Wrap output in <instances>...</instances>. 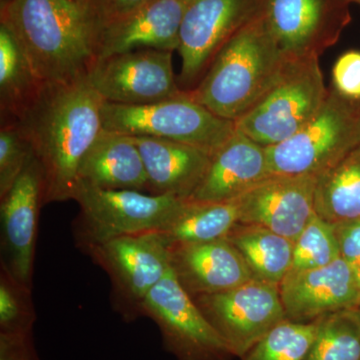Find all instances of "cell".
<instances>
[{
    "label": "cell",
    "instance_id": "obj_1",
    "mask_svg": "<svg viewBox=\"0 0 360 360\" xmlns=\"http://www.w3.org/2000/svg\"><path fill=\"white\" fill-rule=\"evenodd\" d=\"M103 101L87 75L47 84L14 123L41 165L45 205L73 200L82 160L103 130Z\"/></svg>",
    "mask_w": 360,
    "mask_h": 360
},
{
    "label": "cell",
    "instance_id": "obj_2",
    "mask_svg": "<svg viewBox=\"0 0 360 360\" xmlns=\"http://www.w3.org/2000/svg\"><path fill=\"white\" fill-rule=\"evenodd\" d=\"M0 22L44 84L84 77L96 60V20L75 0H11L0 7Z\"/></svg>",
    "mask_w": 360,
    "mask_h": 360
},
{
    "label": "cell",
    "instance_id": "obj_3",
    "mask_svg": "<svg viewBox=\"0 0 360 360\" xmlns=\"http://www.w3.org/2000/svg\"><path fill=\"white\" fill-rule=\"evenodd\" d=\"M290 61L260 13L232 35L188 92L207 110L236 122L278 82Z\"/></svg>",
    "mask_w": 360,
    "mask_h": 360
},
{
    "label": "cell",
    "instance_id": "obj_4",
    "mask_svg": "<svg viewBox=\"0 0 360 360\" xmlns=\"http://www.w3.org/2000/svg\"><path fill=\"white\" fill-rule=\"evenodd\" d=\"M360 146V101L333 87L321 110L290 139L266 148L271 174L314 176L328 172Z\"/></svg>",
    "mask_w": 360,
    "mask_h": 360
},
{
    "label": "cell",
    "instance_id": "obj_5",
    "mask_svg": "<svg viewBox=\"0 0 360 360\" xmlns=\"http://www.w3.org/2000/svg\"><path fill=\"white\" fill-rule=\"evenodd\" d=\"M103 129L129 135L167 139L214 155L236 132V122L220 117L194 101L188 91L146 105L103 101Z\"/></svg>",
    "mask_w": 360,
    "mask_h": 360
},
{
    "label": "cell",
    "instance_id": "obj_6",
    "mask_svg": "<svg viewBox=\"0 0 360 360\" xmlns=\"http://www.w3.org/2000/svg\"><path fill=\"white\" fill-rule=\"evenodd\" d=\"M72 200L79 205L73 236L77 248L85 252L111 239L163 231L186 200L80 184Z\"/></svg>",
    "mask_w": 360,
    "mask_h": 360
},
{
    "label": "cell",
    "instance_id": "obj_7",
    "mask_svg": "<svg viewBox=\"0 0 360 360\" xmlns=\"http://www.w3.org/2000/svg\"><path fill=\"white\" fill-rule=\"evenodd\" d=\"M328 94L319 58L290 60L259 103L236 120V129L265 148L276 146L302 129Z\"/></svg>",
    "mask_w": 360,
    "mask_h": 360
},
{
    "label": "cell",
    "instance_id": "obj_8",
    "mask_svg": "<svg viewBox=\"0 0 360 360\" xmlns=\"http://www.w3.org/2000/svg\"><path fill=\"white\" fill-rule=\"evenodd\" d=\"M85 253L110 277L113 307L125 321L141 316L146 296L172 270L169 243L160 231L111 239Z\"/></svg>",
    "mask_w": 360,
    "mask_h": 360
},
{
    "label": "cell",
    "instance_id": "obj_9",
    "mask_svg": "<svg viewBox=\"0 0 360 360\" xmlns=\"http://www.w3.org/2000/svg\"><path fill=\"white\" fill-rule=\"evenodd\" d=\"M193 298L238 359L285 321L277 284L251 279L224 292Z\"/></svg>",
    "mask_w": 360,
    "mask_h": 360
},
{
    "label": "cell",
    "instance_id": "obj_10",
    "mask_svg": "<svg viewBox=\"0 0 360 360\" xmlns=\"http://www.w3.org/2000/svg\"><path fill=\"white\" fill-rule=\"evenodd\" d=\"M141 316L153 319L160 329L163 347L176 360L234 359L172 270L146 296Z\"/></svg>",
    "mask_w": 360,
    "mask_h": 360
},
{
    "label": "cell",
    "instance_id": "obj_11",
    "mask_svg": "<svg viewBox=\"0 0 360 360\" xmlns=\"http://www.w3.org/2000/svg\"><path fill=\"white\" fill-rule=\"evenodd\" d=\"M352 0H262L270 34L290 60L319 58L352 21Z\"/></svg>",
    "mask_w": 360,
    "mask_h": 360
},
{
    "label": "cell",
    "instance_id": "obj_12",
    "mask_svg": "<svg viewBox=\"0 0 360 360\" xmlns=\"http://www.w3.org/2000/svg\"><path fill=\"white\" fill-rule=\"evenodd\" d=\"M172 51L135 49L98 58L90 66V84L108 103L146 105L181 96Z\"/></svg>",
    "mask_w": 360,
    "mask_h": 360
},
{
    "label": "cell",
    "instance_id": "obj_13",
    "mask_svg": "<svg viewBox=\"0 0 360 360\" xmlns=\"http://www.w3.org/2000/svg\"><path fill=\"white\" fill-rule=\"evenodd\" d=\"M262 6V0H193L179 30L180 89H195L219 49Z\"/></svg>",
    "mask_w": 360,
    "mask_h": 360
},
{
    "label": "cell",
    "instance_id": "obj_14",
    "mask_svg": "<svg viewBox=\"0 0 360 360\" xmlns=\"http://www.w3.org/2000/svg\"><path fill=\"white\" fill-rule=\"evenodd\" d=\"M44 191V172L33 155L13 187L0 198L1 266L30 288Z\"/></svg>",
    "mask_w": 360,
    "mask_h": 360
},
{
    "label": "cell",
    "instance_id": "obj_15",
    "mask_svg": "<svg viewBox=\"0 0 360 360\" xmlns=\"http://www.w3.org/2000/svg\"><path fill=\"white\" fill-rule=\"evenodd\" d=\"M316 177L271 174L238 200L239 224H255L295 243L315 214Z\"/></svg>",
    "mask_w": 360,
    "mask_h": 360
},
{
    "label": "cell",
    "instance_id": "obj_16",
    "mask_svg": "<svg viewBox=\"0 0 360 360\" xmlns=\"http://www.w3.org/2000/svg\"><path fill=\"white\" fill-rule=\"evenodd\" d=\"M193 0H149L127 15L97 28L96 59L135 49L172 51Z\"/></svg>",
    "mask_w": 360,
    "mask_h": 360
},
{
    "label": "cell",
    "instance_id": "obj_17",
    "mask_svg": "<svg viewBox=\"0 0 360 360\" xmlns=\"http://www.w3.org/2000/svg\"><path fill=\"white\" fill-rule=\"evenodd\" d=\"M285 319L314 322L336 310L360 305L359 286L340 257L319 269L290 272L279 284Z\"/></svg>",
    "mask_w": 360,
    "mask_h": 360
},
{
    "label": "cell",
    "instance_id": "obj_18",
    "mask_svg": "<svg viewBox=\"0 0 360 360\" xmlns=\"http://www.w3.org/2000/svg\"><path fill=\"white\" fill-rule=\"evenodd\" d=\"M170 266L191 297L232 290L251 281L250 269L226 238L169 245Z\"/></svg>",
    "mask_w": 360,
    "mask_h": 360
},
{
    "label": "cell",
    "instance_id": "obj_19",
    "mask_svg": "<svg viewBox=\"0 0 360 360\" xmlns=\"http://www.w3.org/2000/svg\"><path fill=\"white\" fill-rule=\"evenodd\" d=\"M269 175L266 148L236 129L212 156L205 177L189 200L236 201Z\"/></svg>",
    "mask_w": 360,
    "mask_h": 360
},
{
    "label": "cell",
    "instance_id": "obj_20",
    "mask_svg": "<svg viewBox=\"0 0 360 360\" xmlns=\"http://www.w3.org/2000/svg\"><path fill=\"white\" fill-rule=\"evenodd\" d=\"M132 139L143 160L148 193L189 200L205 177L212 155L194 146L167 139Z\"/></svg>",
    "mask_w": 360,
    "mask_h": 360
},
{
    "label": "cell",
    "instance_id": "obj_21",
    "mask_svg": "<svg viewBox=\"0 0 360 360\" xmlns=\"http://www.w3.org/2000/svg\"><path fill=\"white\" fill-rule=\"evenodd\" d=\"M148 191L146 167L132 136L103 129L85 155L78 184Z\"/></svg>",
    "mask_w": 360,
    "mask_h": 360
},
{
    "label": "cell",
    "instance_id": "obj_22",
    "mask_svg": "<svg viewBox=\"0 0 360 360\" xmlns=\"http://www.w3.org/2000/svg\"><path fill=\"white\" fill-rule=\"evenodd\" d=\"M37 77L15 35L0 22V111L1 125L14 124L39 96Z\"/></svg>",
    "mask_w": 360,
    "mask_h": 360
},
{
    "label": "cell",
    "instance_id": "obj_23",
    "mask_svg": "<svg viewBox=\"0 0 360 360\" xmlns=\"http://www.w3.org/2000/svg\"><path fill=\"white\" fill-rule=\"evenodd\" d=\"M255 281L279 284L290 271L293 241L265 227L238 224L226 236Z\"/></svg>",
    "mask_w": 360,
    "mask_h": 360
},
{
    "label": "cell",
    "instance_id": "obj_24",
    "mask_svg": "<svg viewBox=\"0 0 360 360\" xmlns=\"http://www.w3.org/2000/svg\"><path fill=\"white\" fill-rule=\"evenodd\" d=\"M314 210L330 224L360 219V146L316 177Z\"/></svg>",
    "mask_w": 360,
    "mask_h": 360
},
{
    "label": "cell",
    "instance_id": "obj_25",
    "mask_svg": "<svg viewBox=\"0 0 360 360\" xmlns=\"http://www.w3.org/2000/svg\"><path fill=\"white\" fill-rule=\"evenodd\" d=\"M238 206L231 202H201L184 200L179 212L160 231L169 245L200 243L226 238L238 224Z\"/></svg>",
    "mask_w": 360,
    "mask_h": 360
},
{
    "label": "cell",
    "instance_id": "obj_26",
    "mask_svg": "<svg viewBox=\"0 0 360 360\" xmlns=\"http://www.w3.org/2000/svg\"><path fill=\"white\" fill-rule=\"evenodd\" d=\"M307 360H360V305L321 317Z\"/></svg>",
    "mask_w": 360,
    "mask_h": 360
},
{
    "label": "cell",
    "instance_id": "obj_27",
    "mask_svg": "<svg viewBox=\"0 0 360 360\" xmlns=\"http://www.w3.org/2000/svg\"><path fill=\"white\" fill-rule=\"evenodd\" d=\"M316 322L281 321L240 360H307Z\"/></svg>",
    "mask_w": 360,
    "mask_h": 360
},
{
    "label": "cell",
    "instance_id": "obj_28",
    "mask_svg": "<svg viewBox=\"0 0 360 360\" xmlns=\"http://www.w3.org/2000/svg\"><path fill=\"white\" fill-rule=\"evenodd\" d=\"M340 257L335 227L315 213L293 243V259L290 272L319 269Z\"/></svg>",
    "mask_w": 360,
    "mask_h": 360
},
{
    "label": "cell",
    "instance_id": "obj_29",
    "mask_svg": "<svg viewBox=\"0 0 360 360\" xmlns=\"http://www.w3.org/2000/svg\"><path fill=\"white\" fill-rule=\"evenodd\" d=\"M35 321L32 288L0 265V335H32Z\"/></svg>",
    "mask_w": 360,
    "mask_h": 360
},
{
    "label": "cell",
    "instance_id": "obj_30",
    "mask_svg": "<svg viewBox=\"0 0 360 360\" xmlns=\"http://www.w3.org/2000/svg\"><path fill=\"white\" fill-rule=\"evenodd\" d=\"M33 155L32 148L16 125L0 129V198L13 187Z\"/></svg>",
    "mask_w": 360,
    "mask_h": 360
},
{
    "label": "cell",
    "instance_id": "obj_31",
    "mask_svg": "<svg viewBox=\"0 0 360 360\" xmlns=\"http://www.w3.org/2000/svg\"><path fill=\"white\" fill-rule=\"evenodd\" d=\"M333 89L345 98L360 101V51H349L336 59L333 71Z\"/></svg>",
    "mask_w": 360,
    "mask_h": 360
},
{
    "label": "cell",
    "instance_id": "obj_32",
    "mask_svg": "<svg viewBox=\"0 0 360 360\" xmlns=\"http://www.w3.org/2000/svg\"><path fill=\"white\" fill-rule=\"evenodd\" d=\"M340 257L354 274L360 293V219L333 224Z\"/></svg>",
    "mask_w": 360,
    "mask_h": 360
},
{
    "label": "cell",
    "instance_id": "obj_33",
    "mask_svg": "<svg viewBox=\"0 0 360 360\" xmlns=\"http://www.w3.org/2000/svg\"><path fill=\"white\" fill-rule=\"evenodd\" d=\"M148 1L149 0H101L96 2L90 8L96 20V30L99 26L136 11Z\"/></svg>",
    "mask_w": 360,
    "mask_h": 360
},
{
    "label": "cell",
    "instance_id": "obj_34",
    "mask_svg": "<svg viewBox=\"0 0 360 360\" xmlns=\"http://www.w3.org/2000/svg\"><path fill=\"white\" fill-rule=\"evenodd\" d=\"M0 360H39L32 335H0Z\"/></svg>",
    "mask_w": 360,
    "mask_h": 360
},
{
    "label": "cell",
    "instance_id": "obj_35",
    "mask_svg": "<svg viewBox=\"0 0 360 360\" xmlns=\"http://www.w3.org/2000/svg\"><path fill=\"white\" fill-rule=\"evenodd\" d=\"M75 2H77L80 6L86 7V8L90 9V6H91L92 0H75Z\"/></svg>",
    "mask_w": 360,
    "mask_h": 360
},
{
    "label": "cell",
    "instance_id": "obj_36",
    "mask_svg": "<svg viewBox=\"0 0 360 360\" xmlns=\"http://www.w3.org/2000/svg\"><path fill=\"white\" fill-rule=\"evenodd\" d=\"M11 1V0H0V7L6 6V4Z\"/></svg>",
    "mask_w": 360,
    "mask_h": 360
},
{
    "label": "cell",
    "instance_id": "obj_37",
    "mask_svg": "<svg viewBox=\"0 0 360 360\" xmlns=\"http://www.w3.org/2000/svg\"><path fill=\"white\" fill-rule=\"evenodd\" d=\"M101 1V0H92L91 1V6H94V4H96V2ZM91 6H90V8H91Z\"/></svg>",
    "mask_w": 360,
    "mask_h": 360
},
{
    "label": "cell",
    "instance_id": "obj_38",
    "mask_svg": "<svg viewBox=\"0 0 360 360\" xmlns=\"http://www.w3.org/2000/svg\"><path fill=\"white\" fill-rule=\"evenodd\" d=\"M352 4H359L360 6V0H352Z\"/></svg>",
    "mask_w": 360,
    "mask_h": 360
}]
</instances>
